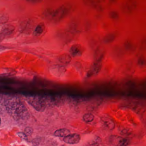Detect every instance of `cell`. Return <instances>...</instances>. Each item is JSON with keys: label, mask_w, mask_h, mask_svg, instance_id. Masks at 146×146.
<instances>
[{"label": "cell", "mask_w": 146, "mask_h": 146, "mask_svg": "<svg viewBox=\"0 0 146 146\" xmlns=\"http://www.w3.org/2000/svg\"><path fill=\"white\" fill-rule=\"evenodd\" d=\"M7 110L10 115L18 120L23 118L26 116V109L24 105L17 99L9 100L6 104Z\"/></svg>", "instance_id": "1"}, {"label": "cell", "mask_w": 146, "mask_h": 146, "mask_svg": "<svg viewBox=\"0 0 146 146\" xmlns=\"http://www.w3.org/2000/svg\"><path fill=\"white\" fill-rule=\"evenodd\" d=\"M70 11V8L62 5L56 9H48L44 11V17L47 19L57 22L66 17Z\"/></svg>", "instance_id": "2"}, {"label": "cell", "mask_w": 146, "mask_h": 146, "mask_svg": "<svg viewBox=\"0 0 146 146\" xmlns=\"http://www.w3.org/2000/svg\"><path fill=\"white\" fill-rule=\"evenodd\" d=\"M102 67L101 59L98 60L92 65L90 70L87 73L88 77H90L95 75L99 73Z\"/></svg>", "instance_id": "3"}, {"label": "cell", "mask_w": 146, "mask_h": 146, "mask_svg": "<svg viewBox=\"0 0 146 146\" xmlns=\"http://www.w3.org/2000/svg\"><path fill=\"white\" fill-rule=\"evenodd\" d=\"M110 140L111 143L117 146H127L129 144V141L128 139L119 136H111Z\"/></svg>", "instance_id": "4"}, {"label": "cell", "mask_w": 146, "mask_h": 146, "mask_svg": "<svg viewBox=\"0 0 146 146\" xmlns=\"http://www.w3.org/2000/svg\"><path fill=\"white\" fill-rule=\"evenodd\" d=\"M80 140V136L78 134L74 133L69 134L65 137L63 139V141L67 144H76L79 143Z\"/></svg>", "instance_id": "5"}, {"label": "cell", "mask_w": 146, "mask_h": 146, "mask_svg": "<svg viewBox=\"0 0 146 146\" xmlns=\"http://www.w3.org/2000/svg\"><path fill=\"white\" fill-rule=\"evenodd\" d=\"M70 55L74 57H79L82 55L83 52V49L81 45L79 44L73 45L70 49Z\"/></svg>", "instance_id": "6"}, {"label": "cell", "mask_w": 146, "mask_h": 146, "mask_svg": "<svg viewBox=\"0 0 146 146\" xmlns=\"http://www.w3.org/2000/svg\"><path fill=\"white\" fill-rule=\"evenodd\" d=\"M31 103L38 111H42L43 109L44 108V104L40 99H34L32 100Z\"/></svg>", "instance_id": "7"}, {"label": "cell", "mask_w": 146, "mask_h": 146, "mask_svg": "<svg viewBox=\"0 0 146 146\" xmlns=\"http://www.w3.org/2000/svg\"><path fill=\"white\" fill-rule=\"evenodd\" d=\"M45 26L44 24L42 23L38 24L34 30L33 32L34 36L37 37L42 35L45 31Z\"/></svg>", "instance_id": "8"}, {"label": "cell", "mask_w": 146, "mask_h": 146, "mask_svg": "<svg viewBox=\"0 0 146 146\" xmlns=\"http://www.w3.org/2000/svg\"><path fill=\"white\" fill-rule=\"evenodd\" d=\"M54 134L57 137L65 138L70 134V131L66 129H61L56 131Z\"/></svg>", "instance_id": "9"}, {"label": "cell", "mask_w": 146, "mask_h": 146, "mask_svg": "<svg viewBox=\"0 0 146 146\" xmlns=\"http://www.w3.org/2000/svg\"><path fill=\"white\" fill-rule=\"evenodd\" d=\"M71 56L68 54H64L62 55L59 57V61L63 63H68L71 61Z\"/></svg>", "instance_id": "10"}, {"label": "cell", "mask_w": 146, "mask_h": 146, "mask_svg": "<svg viewBox=\"0 0 146 146\" xmlns=\"http://www.w3.org/2000/svg\"><path fill=\"white\" fill-rule=\"evenodd\" d=\"M94 116L90 113L85 114L83 116V120L86 122H91L94 119Z\"/></svg>", "instance_id": "11"}, {"label": "cell", "mask_w": 146, "mask_h": 146, "mask_svg": "<svg viewBox=\"0 0 146 146\" xmlns=\"http://www.w3.org/2000/svg\"><path fill=\"white\" fill-rule=\"evenodd\" d=\"M25 132V133L27 135H30L33 133V130L31 128L27 127L26 129Z\"/></svg>", "instance_id": "12"}, {"label": "cell", "mask_w": 146, "mask_h": 146, "mask_svg": "<svg viewBox=\"0 0 146 146\" xmlns=\"http://www.w3.org/2000/svg\"><path fill=\"white\" fill-rule=\"evenodd\" d=\"M1 118H0V125H1Z\"/></svg>", "instance_id": "13"}, {"label": "cell", "mask_w": 146, "mask_h": 146, "mask_svg": "<svg viewBox=\"0 0 146 146\" xmlns=\"http://www.w3.org/2000/svg\"></svg>", "instance_id": "14"}, {"label": "cell", "mask_w": 146, "mask_h": 146, "mask_svg": "<svg viewBox=\"0 0 146 146\" xmlns=\"http://www.w3.org/2000/svg\"><path fill=\"white\" fill-rule=\"evenodd\" d=\"M64 146V145H63V146Z\"/></svg>", "instance_id": "15"}]
</instances>
